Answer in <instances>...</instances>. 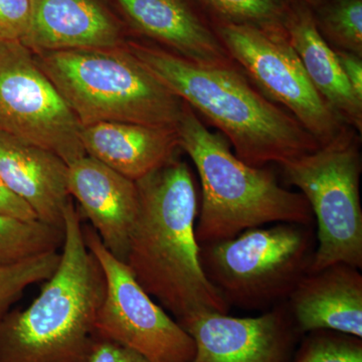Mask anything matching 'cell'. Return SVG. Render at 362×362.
<instances>
[{
  "label": "cell",
  "instance_id": "obj_1",
  "mask_svg": "<svg viewBox=\"0 0 362 362\" xmlns=\"http://www.w3.org/2000/svg\"><path fill=\"white\" fill-rule=\"evenodd\" d=\"M139 213L125 262L149 296L176 321L230 307L206 278L195 235L199 202L187 162L175 158L136 181Z\"/></svg>",
  "mask_w": 362,
  "mask_h": 362
},
{
  "label": "cell",
  "instance_id": "obj_2",
  "mask_svg": "<svg viewBox=\"0 0 362 362\" xmlns=\"http://www.w3.org/2000/svg\"><path fill=\"white\" fill-rule=\"evenodd\" d=\"M127 47L183 103L221 131L245 163L280 165L320 147L294 116L264 96L237 64L202 65L141 42H131Z\"/></svg>",
  "mask_w": 362,
  "mask_h": 362
},
{
  "label": "cell",
  "instance_id": "obj_3",
  "mask_svg": "<svg viewBox=\"0 0 362 362\" xmlns=\"http://www.w3.org/2000/svg\"><path fill=\"white\" fill-rule=\"evenodd\" d=\"M64 220L58 269L28 308L0 319V362H89L106 282L73 202Z\"/></svg>",
  "mask_w": 362,
  "mask_h": 362
},
{
  "label": "cell",
  "instance_id": "obj_4",
  "mask_svg": "<svg viewBox=\"0 0 362 362\" xmlns=\"http://www.w3.org/2000/svg\"><path fill=\"white\" fill-rule=\"evenodd\" d=\"M175 130L180 148L194 162L201 180V214L195 225L199 245L273 223L312 226L313 214L301 192L286 189L266 166L240 160L226 138L207 129L187 104Z\"/></svg>",
  "mask_w": 362,
  "mask_h": 362
},
{
  "label": "cell",
  "instance_id": "obj_5",
  "mask_svg": "<svg viewBox=\"0 0 362 362\" xmlns=\"http://www.w3.org/2000/svg\"><path fill=\"white\" fill-rule=\"evenodd\" d=\"M81 125L126 122L175 127L185 103L129 51L108 49L33 52Z\"/></svg>",
  "mask_w": 362,
  "mask_h": 362
},
{
  "label": "cell",
  "instance_id": "obj_6",
  "mask_svg": "<svg viewBox=\"0 0 362 362\" xmlns=\"http://www.w3.org/2000/svg\"><path fill=\"white\" fill-rule=\"evenodd\" d=\"M315 247L311 226L278 223L199 245V259L228 306L269 310L309 273Z\"/></svg>",
  "mask_w": 362,
  "mask_h": 362
},
{
  "label": "cell",
  "instance_id": "obj_7",
  "mask_svg": "<svg viewBox=\"0 0 362 362\" xmlns=\"http://www.w3.org/2000/svg\"><path fill=\"white\" fill-rule=\"evenodd\" d=\"M361 136L346 127L315 151L280 164L283 177L304 195L317 223L310 272L333 264L362 268Z\"/></svg>",
  "mask_w": 362,
  "mask_h": 362
},
{
  "label": "cell",
  "instance_id": "obj_8",
  "mask_svg": "<svg viewBox=\"0 0 362 362\" xmlns=\"http://www.w3.org/2000/svg\"><path fill=\"white\" fill-rule=\"evenodd\" d=\"M211 23L226 51L252 84L294 116L320 146L349 127L312 84L285 28L268 30L213 18Z\"/></svg>",
  "mask_w": 362,
  "mask_h": 362
},
{
  "label": "cell",
  "instance_id": "obj_9",
  "mask_svg": "<svg viewBox=\"0 0 362 362\" xmlns=\"http://www.w3.org/2000/svg\"><path fill=\"white\" fill-rule=\"evenodd\" d=\"M84 237L106 282L95 337L118 343L148 362L189 361L194 343L187 331L144 291L127 265L104 246L94 228L84 226Z\"/></svg>",
  "mask_w": 362,
  "mask_h": 362
},
{
  "label": "cell",
  "instance_id": "obj_10",
  "mask_svg": "<svg viewBox=\"0 0 362 362\" xmlns=\"http://www.w3.org/2000/svg\"><path fill=\"white\" fill-rule=\"evenodd\" d=\"M0 130L70 164L87 156L82 125L20 40H0Z\"/></svg>",
  "mask_w": 362,
  "mask_h": 362
},
{
  "label": "cell",
  "instance_id": "obj_11",
  "mask_svg": "<svg viewBox=\"0 0 362 362\" xmlns=\"http://www.w3.org/2000/svg\"><path fill=\"white\" fill-rule=\"evenodd\" d=\"M178 323L194 340L188 362H292L300 335L285 302L257 317L204 312Z\"/></svg>",
  "mask_w": 362,
  "mask_h": 362
},
{
  "label": "cell",
  "instance_id": "obj_12",
  "mask_svg": "<svg viewBox=\"0 0 362 362\" xmlns=\"http://www.w3.org/2000/svg\"><path fill=\"white\" fill-rule=\"evenodd\" d=\"M69 192L112 255L125 262L140 197L136 181L89 156L69 164Z\"/></svg>",
  "mask_w": 362,
  "mask_h": 362
},
{
  "label": "cell",
  "instance_id": "obj_13",
  "mask_svg": "<svg viewBox=\"0 0 362 362\" xmlns=\"http://www.w3.org/2000/svg\"><path fill=\"white\" fill-rule=\"evenodd\" d=\"M21 42L33 52L125 45L120 23L101 0H32Z\"/></svg>",
  "mask_w": 362,
  "mask_h": 362
},
{
  "label": "cell",
  "instance_id": "obj_14",
  "mask_svg": "<svg viewBox=\"0 0 362 362\" xmlns=\"http://www.w3.org/2000/svg\"><path fill=\"white\" fill-rule=\"evenodd\" d=\"M286 303L300 334L328 330L362 338V275L356 267L338 263L306 274Z\"/></svg>",
  "mask_w": 362,
  "mask_h": 362
},
{
  "label": "cell",
  "instance_id": "obj_15",
  "mask_svg": "<svg viewBox=\"0 0 362 362\" xmlns=\"http://www.w3.org/2000/svg\"><path fill=\"white\" fill-rule=\"evenodd\" d=\"M136 30L194 63L230 66L235 62L211 20L189 0H117Z\"/></svg>",
  "mask_w": 362,
  "mask_h": 362
},
{
  "label": "cell",
  "instance_id": "obj_16",
  "mask_svg": "<svg viewBox=\"0 0 362 362\" xmlns=\"http://www.w3.org/2000/svg\"><path fill=\"white\" fill-rule=\"evenodd\" d=\"M69 166L56 153L0 130V177L32 207L37 220L64 230L71 202Z\"/></svg>",
  "mask_w": 362,
  "mask_h": 362
},
{
  "label": "cell",
  "instance_id": "obj_17",
  "mask_svg": "<svg viewBox=\"0 0 362 362\" xmlns=\"http://www.w3.org/2000/svg\"><path fill=\"white\" fill-rule=\"evenodd\" d=\"M81 141L87 156L133 181L173 160L180 148L175 127L136 123L83 126Z\"/></svg>",
  "mask_w": 362,
  "mask_h": 362
},
{
  "label": "cell",
  "instance_id": "obj_18",
  "mask_svg": "<svg viewBox=\"0 0 362 362\" xmlns=\"http://www.w3.org/2000/svg\"><path fill=\"white\" fill-rule=\"evenodd\" d=\"M284 28L290 44L319 94L343 122L361 133L362 100L350 87L334 49L319 33L310 7L289 2Z\"/></svg>",
  "mask_w": 362,
  "mask_h": 362
},
{
  "label": "cell",
  "instance_id": "obj_19",
  "mask_svg": "<svg viewBox=\"0 0 362 362\" xmlns=\"http://www.w3.org/2000/svg\"><path fill=\"white\" fill-rule=\"evenodd\" d=\"M65 232L39 220L0 216V265L62 250Z\"/></svg>",
  "mask_w": 362,
  "mask_h": 362
},
{
  "label": "cell",
  "instance_id": "obj_20",
  "mask_svg": "<svg viewBox=\"0 0 362 362\" xmlns=\"http://www.w3.org/2000/svg\"><path fill=\"white\" fill-rule=\"evenodd\" d=\"M312 11L330 47L362 57V0H326Z\"/></svg>",
  "mask_w": 362,
  "mask_h": 362
},
{
  "label": "cell",
  "instance_id": "obj_21",
  "mask_svg": "<svg viewBox=\"0 0 362 362\" xmlns=\"http://www.w3.org/2000/svg\"><path fill=\"white\" fill-rule=\"evenodd\" d=\"M213 20L268 30L284 28L287 0H202Z\"/></svg>",
  "mask_w": 362,
  "mask_h": 362
},
{
  "label": "cell",
  "instance_id": "obj_22",
  "mask_svg": "<svg viewBox=\"0 0 362 362\" xmlns=\"http://www.w3.org/2000/svg\"><path fill=\"white\" fill-rule=\"evenodd\" d=\"M61 252H51L18 263L0 265V319L23 296L26 288L45 282L58 269Z\"/></svg>",
  "mask_w": 362,
  "mask_h": 362
},
{
  "label": "cell",
  "instance_id": "obj_23",
  "mask_svg": "<svg viewBox=\"0 0 362 362\" xmlns=\"http://www.w3.org/2000/svg\"><path fill=\"white\" fill-rule=\"evenodd\" d=\"M292 362H362V340L334 331H313Z\"/></svg>",
  "mask_w": 362,
  "mask_h": 362
},
{
  "label": "cell",
  "instance_id": "obj_24",
  "mask_svg": "<svg viewBox=\"0 0 362 362\" xmlns=\"http://www.w3.org/2000/svg\"><path fill=\"white\" fill-rule=\"evenodd\" d=\"M32 0H0V40H21L30 25Z\"/></svg>",
  "mask_w": 362,
  "mask_h": 362
},
{
  "label": "cell",
  "instance_id": "obj_25",
  "mask_svg": "<svg viewBox=\"0 0 362 362\" xmlns=\"http://www.w3.org/2000/svg\"><path fill=\"white\" fill-rule=\"evenodd\" d=\"M89 362H148L133 350L118 343L95 337Z\"/></svg>",
  "mask_w": 362,
  "mask_h": 362
},
{
  "label": "cell",
  "instance_id": "obj_26",
  "mask_svg": "<svg viewBox=\"0 0 362 362\" xmlns=\"http://www.w3.org/2000/svg\"><path fill=\"white\" fill-rule=\"evenodd\" d=\"M0 216L21 221L37 220V214L25 201L18 197L0 177Z\"/></svg>",
  "mask_w": 362,
  "mask_h": 362
},
{
  "label": "cell",
  "instance_id": "obj_27",
  "mask_svg": "<svg viewBox=\"0 0 362 362\" xmlns=\"http://www.w3.org/2000/svg\"><path fill=\"white\" fill-rule=\"evenodd\" d=\"M345 78L357 97L362 100V57L341 49H335Z\"/></svg>",
  "mask_w": 362,
  "mask_h": 362
},
{
  "label": "cell",
  "instance_id": "obj_28",
  "mask_svg": "<svg viewBox=\"0 0 362 362\" xmlns=\"http://www.w3.org/2000/svg\"><path fill=\"white\" fill-rule=\"evenodd\" d=\"M288 2H292V4H301L304 6L314 8V7L318 6L319 4H323L326 0H287Z\"/></svg>",
  "mask_w": 362,
  "mask_h": 362
}]
</instances>
